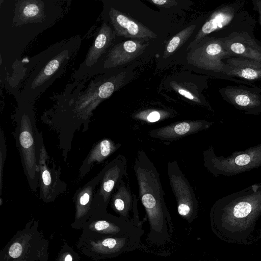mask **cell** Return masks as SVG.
<instances>
[{"label":"cell","instance_id":"6da1fadb","mask_svg":"<svg viewBox=\"0 0 261 261\" xmlns=\"http://www.w3.org/2000/svg\"><path fill=\"white\" fill-rule=\"evenodd\" d=\"M214 231L228 243L251 245L261 217V182L218 199L210 213Z\"/></svg>","mask_w":261,"mask_h":261},{"label":"cell","instance_id":"7a4b0ae2","mask_svg":"<svg viewBox=\"0 0 261 261\" xmlns=\"http://www.w3.org/2000/svg\"><path fill=\"white\" fill-rule=\"evenodd\" d=\"M139 188V195L147 214L151 233H163L166 240L169 237L167 222H171L170 214L164 200V193L159 173L145 152L138 150L133 166ZM158 239V238H157Z\"/></svg>","mask_w":261,"mask_h":261},{"label":"cell","instance_id":"3957f363","mask_svg":"<svg viewBox=\"0 0 261 261\" xmlns=\"http://www.w3.org/2000/svg\"><path fill=\"white\" fill-rule=\"evenodd\" d=\"M33 103L19 102L16 112V142L30 186L36 190L39 177V159L42 143L35 126Z\"/></svg>","mask_w":261,"mask_h":261},{"label":"cell","instance_id":"277c9868","mask_svg":"<svg viewBox=\"0 0 261 261\" xmlns=\"http://www.w3.org/2000/svg\"><path fill=\"white\" fill-rule=\"evenodd\" d=\"M31 220L18 230L0 251V261H48L49 241Z\"/></svg>","mask_w":261,"mask_h":261},{"label":"cell","instance_id":"5b68a950","mask_svg":"<svg viewBox=\"0 0 261 261\" xmlns=\"http://www.w3.org/2000/svg\"><path fill=\"white\" fill-rule=\"evenodd\" d=\"M73 41H66L61 44L57 45L53 49H49L47 61L40 65L33 72L24 89L21 96L28 91L29 93L20 101L33 103L34 100L40 93L50 85L54 80L60 75L67 65L71 56L75 53L78 45H74Z\"/></svg>","mask_w":261,"mask_h":261},{"label":"cell","instance_id":"8992f818","mask_svg":"<svg viewBox=\"0 0 261 261\" xmlns=\"http://www.w3.org/2000/svg\"><path fill=\"white\" fill-rule=\"evenodd\" d=\"M143 232L138 228L125 235L114 236L82 231L76 246L80 253L95 261L115 257L135 248Z\"/></svg>","mask_w":261,"mask_h":261},{"label":"cell","instance_id":"52a82bcc","mask_svg":"<svg viewBox=\"0 0 261 261\" xmlns=\"http://www.w3.org/2000/svg\"><path fill=\"white\" fill-rule=\"evenodd\" d=\"M203 165L215 176H231L261 167V144L227 156H217L213 146L203 152Z\"/></svg>","mask_w":261,"mask_h":261},{"label":"cell","instance_id":"ba28073f","mask_svg":"<svg viewBox=\"0 0 261 261\" xmlns=\"http://www.w3.org/2000/svg\"><path fill=\"white\" fill-rule=\"evenodd\" d=\"M121 74L112 76L108 80L100 77L95 78L88 85L86 90L81 93H74L62 108V112L72 114L73 117H80L86 119L101 102L109 98L120 86L123 77Z\"/></svg>","mask_w":261,"mask_h":261},{"label":"cell","instance_id":"9c48e42d","mask_svg":"<svg viewBox=\"0 0 261 261\" xmlns=\"http://www.w3.org/2000/svg\"><path fill=\"white\" fill-rule=\"evenodd\" d=\"M197 45L199 46L191 51L190 57H188L191 64L200 69L211 71L223 79L241 84L255 86L251 82L229 76V67L222 61V59L232 56L225 50L220 38L203 39Z\"/></svg>","mask_w":261,"mask_h":261},{"label":"cell","instance_id":"30bf717a","mask_svg":"<svg viewBox=\"0 0 261 261\" xmlns=\"http://www.w3.org/2000/svg\"><path fill=\"white\" fill-rule=\"evenodd\" d=\"M127 160L118 155L108 163L100 173V178L95 195L92 215L107 212L112 195L122 178L127 175Z\"/></svg>","mask_w":261,"mask_h":261},{"label":"cell","instance_id":"8fae6325","mask_svg":"<svg viewBox=\"0 0 261 261\" xmlns=\"http://www.w3.org/2000/svg\"><path fill=\"white\" fill-rule=\"evenodd\" d=\"M167 173L178 214L192 221L197 215L198 201L191 185L175 160L168 162Z\"/></svg>","mask_w":261,"mask_h":261},{"label":"cell","instance_id":"7c38bea8","mask_svg":"<svg viewBox=\"0 0 261 261\" xmlns=\"http://www.w3.org/2000/svg\"><path fill=\"white\" fill-rule=\"evenodd\" d=\"M116 35L111 27L103 21L85 60L73 75L76 80L78 81L93 75L102 61L103 55L114 42Z\"/></svg>","mask_w":261,"mask_h":261},{"label":"cell","instance_id":"4fadbf2b","mask_svg":"<svg viewBox=\"0 0 261 261\" xmlns=\"http://www.w3.org/2000/svg\"><path fill=\"white\" fill-rule=\"evenodd\" d=\"M137 228L133 221L126 220L106 212L90 218L83 224L81 229L82 231L95 234L122 236Z\"/></svg>","mask_w":261,"mask_h":261},{"label":"cell","instance_id":"5bb4252c","mask_svg":"<svg viewBox=\"0 0 261 261\" xmlns=\"http://www.w3.org/2000/svg\"><path fill=\"white\" fill-rule=\"evenodd\" d=\"M49 163L48 156L42 143L38 165L40 177V197L46 202L54 201L65 187L62 184L57 170L50 167Z\"/></svg>","mask_w":261,"mask_h":261},{"label":"cell","instance_id":"9a60e30c","mask_svg":"<svg viewBox=\"0 0 261 261\" xmlns=\"http://www.w3.org/2000/svg\"><path fill=\"white\" fill-rule=\"evenodd\" d=\"M213 123L205 120H186L150 130L151 138L163 141H174L208 129Z\"/></svg>","mask_w":261,"mask_h":261},{"label":"cell","instance_id":"2e32d148","mask_svg":"<svg viewBox=\"0 0 261 261\" xmlns=\"http://www.w3.org/2000/svg\"><path fill=\"white\" fill-rule=\"evenodd\" d=\"M220 93L226 101L246 114L261 113V95L256 90L241 85L227 86L221 89Z\"/></svg>","mask_w":261,"mask_h":261},{"label":"cell","instance_id":"e0dca14e","mask_svg":"<svg viewBox=\"0 0 261 261\" xmlns=\"http://www.w3.org/2000/svg\"><path fill=\"white\" fill-rule=\"evenodd\" d=\"M108 15L116 35L125 38H156L157 35L142 23L111 7Z\"/></svg>","mask_w":261,"mask_h":261},{"label":"cell","instance_id":"ac0fdd59","mask_svg":"<svg viewBox=\"0 0 261 261\" xmlns=\"http://www.w3.org/2000/svg\"><path fill=\"white\" fill-rule=\"evenodd\" d=\"M148 45L132 40L119 43L111 48L100 66L102 69H109L124 65L141 55Z\"/></svg>","mask_w":261,"mask_h":261},{"label":"cell","instance_id":"d6986e66","mask_svg":"<svg viewBox=\"0 0 261 261\" xmlns=\"http://www.w3.org/2000/svg\"><path fill=\"white\" fill-rule=\"evenodd\" d=\"M100 178V173L89 181L74 197L75 214L71 226L72 228L81 229L82 226L91 216L96 188Z\"/></svg>","mask_w":261,"mask_h":261},{"label":"cell","instance_id":"ffe728a7","mask_svg":"<svg viewBox=\"0 0 261 261\" xmlns=\"http://www.w3.org/2000/svg\"><path fill=\"white\" fill-rule=\"evenodd\" d=\"M220 39L225 50L232 56L261 63V48L246 33L234 32Z\"/></svg>","mask_w":261,"mask_h":261},{"label":"cell","instance_id":"44dd1931","mask_svg":"<svg viewBox=\"0 0 261 261\" xmlns=\"http://www.w3.org/2000/svg\"><path fill=\"white\" fill-rule=\"evenodd\" d=\"M234 4L227 5L217 9L204 23L196 35L194 40L191 43L188 49L197 45L206 36L217 30L227 25L232 20L236 13Z\"/></svg>","mask_w":261,"mask_h":261},{"label":"cell","instance_id":"7402d4cb","mask_svg":"<svg viewBox=\"0 0 261 261\" xmlns=\"http://www.w3.org/2000/svg\"><path fill=\"white\" fill-rule=\"evenodd\" d=\"M229 67V76L244 79L249 82L261 80V63L250 59L231 57L225 63Z\"/></svg>","mask_w":261,"mask_h":261},{"label":"cell","instance_id":"603a6c76","mask_svg":"<svg viewBox=\"0 0 261 261\" xmlns=\"http://www.w3.org/2000/svg\"><path fill=\"white\" fill-rule=\"evenodd\" d=\"M111 199L113 210L128 221L129 212L133 207V194L123 179L115 189Z\"/></svg>","mask_w":261,"mask_h":261},{"label":"cell","instance_id":"cb8c5ba5","mask_svg":"<svg viewBox=\"0 0 261 261\" xmlns=\"http://www.w3.org/2000/svg\"><path fill=\"white\" fill-rule=\"evenodd\" d=\"M121 144H116L109 139H104L96 144L90 152L81 169V173L85 174L95 162H101L116 151Z\"/></svg>","mask_w":261,"mask_h":261},{"label":"cell","instance_id":"d4e9b609","mask_svg":"<svg viewBox=\"0 0 261 261\" xmlns=\"http://www.w3.org/2000/svg\"><path fill=\"white\" fill-rule=\"evenodd\" d=\"M17 4V18L21 20H37L44 16V6L43 2L40 1H20Z\"/></svg>","mask_w":261,"mask_h":261},{"label":"cell","instance_id":"484cf974","mask_svg":"<svg viewBox=\"0 0 261 261\" xmlns=\"http://www.w3.org/2000/svg\"><path fill=\"white\" fill-rule=\"evenodd\" d=\"M195 28L196 25H191L184 29L173 36L169 41L165 48L163 57L167 58L181 46L190 37Z\"/></svg>","mask_w":261,"mask_h":261},{"label":"cell","instance_id":"4316f807","mask_svg":"<svg viewBox=\"0 0 261 261\" xmlns=\"http://www.w3.org/2000/svg\"><path fill=\"white\" fill-rule=\"evenodd\" d=\"M80 258L79 254L64 241L55 261H80Z\"/></svg>","mask_w":261,"mask_h":261},{"label":"cell","instance_id":"83f0119b","mask_svg":"<svg viewBox=\"0 0 261 261\" xmlns=\"http://www.w3.org/2000/svg\"><path fill=\"white\" fill-rule=\"evenodd\" d=\"M166 116L165 113L162 114L158 111H152L147 113L142 112L138 114L135 117L147 122L152 123L166 118Z\"/></svg>","mask_w":261,"mask_h":261},{"label":"cell","instance_id":"f1b7e54d","mask_svg":"<svg viewBox=\"0 0 261 261\" xmlns=\"http://www.w3.org/2000/svg\"><path fill=\"white\" fill-rule=\"evenodd\" d=\"M178 92V93L187 99L191 100L194 102L201 103V101L200 98L197 96H194L191 92L187 90H185L182 88L176 87L174 88Z\"/></svg>","mask_w":261,"mask_h":261},{"label":"cell","instance_id":"f546056e","mask_svg":"<svg viewBox=\"0 0 261 261\" xmlns=\"http://www.w3.org/2000/svg\"><path fill=\"white\" fill-rule=\"evenodd\" d=\"M149 2L158 6L166 8L174 6L177 4V2L174 0H151Z\"/></svg>","mask_w":261,"mask_h":261},{"label":"cell","instance_id":"4dcf8cb0","mask_svg":"<svg viewBox=\"0 0 261 261\" xmlns=\"http://www.w3.org/2000/svg\"><path fill=\"white\" fill-rule=\"evenodd\" d=\"M256 6L257 7V10L259 14L260 19L261 21V1H256Z\"/></svg>","mask_w":261,"mask_h":261},{"label":"cell","instance_id":"1f68e13d","mask_svg":"<svg viewBox=\"0 0 261 261\" xmlns=\"http://www.w3.org/2000/svg\"><path fill=\"white\" fill-rule=\"evenodd\" d=\"M260 237H261V231H260Z\"/></svg>","mask_w":261,"mask_h":261}]
</instances>
